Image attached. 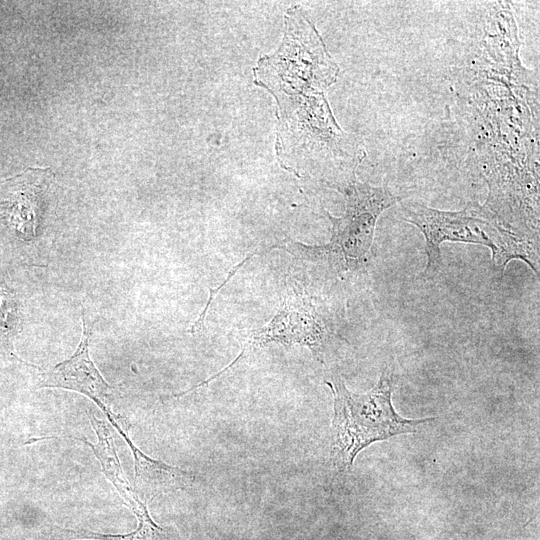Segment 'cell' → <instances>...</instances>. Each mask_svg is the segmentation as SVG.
<instances>
[{"label": "cell", "mask_w": 540, "mask_h": 540, "mask_svg": "<svg viewBox=\"0 0 540 540\" xmlns=\"http://www.w3.org/2000/svg\"><path fill=\"white\" fill-rule=\"evenodd\" d=\"M253 72L254 83L277 104L280 165L295 174L326 171L334 188L355 179L366 151L334 118L325 90L337 80L339 67L300 7L287 10L279 48L262 56Z\"/></svg>", "instance_id": "6da1fadb"}, {"label": "cell", "mask_w": 540, "mask_h": 540, "mask_svg": "<svg viewBox=\"0 0 540 540\" xmlns=\"http://www.w3.org/2000/svg\"><path fill=\"white\" fill-rule=\"evenodd\" d=\"M405 221L416 226L425 238L427 263L424 277L433 278L442 266L441 244H478L491 250L492 263L505 270L512 260L525 262L539 276V242L506 229L483 206L469 204L459 211H445L415 201L402 202Z\"/></svg>", "instance_id": "7a4b0ae2"}, {"label": "cell", "mask_w": 540, "mask_h": 540, "mask_svg": "<svg viewBox=\"0 0 540 540\" xmlns=\"http://www.w3.org/2000/svg\"><path fill=\"white\" fill-rule=\"evenodd\" d=\"M325 384L333 394L330 462L339 472L349 471L356 456L372 443L414 433L419 425L437 419H407L396 412L390 367L365 394L351 392L340 377L326 380Z\"/></svg>", "instance_id": "3957f363"}, {"label": "cell", "mask_w": 540, "mask_h": 540, "mask_svg": "<svg viewBox=\"0 0 540 540\" xmlns=\"http://www.w3.org/2000/svg\"><path fill=\"white\" fill-rule=\"evenodd\" d=\"M345 199L342 216L326 212L331 222L327 244H292L290 252L312 261H323L336 273L365 272L371 262L376 224L379 216L400 198L386 186H373L356 178L337 189Z\"/></svg>", "instance_id": "277c9868"}, {"label": "cell", "mask_w": 540, "mask_h": 540, "mask_svg": "<svg viewBox=\"0 0 540 540\" xmlns=\"http://www.w3.org/2000/svg\"><path fill=\"white\" fill-rule=\"evenodd\" d=\"M331 336L332 326L328 315L303 290H292L276 315L253 332L243 351L271 342L284 346L299 344L308 347L313 356L321 361Z\"/></svg>", "instance_id": "5b68a950"}, {"label": "cell", "mask_w": 540, "mask_h": 540, "mask_svg": "<svg viewBox=\"0 0 540 540\" xmlns=\"http://www.w3.org/2000/svg\"><path fill=\"white\" fill-rule=\"evenodd\" d=\"M82 337L76 352L67 360L42 373L39 387L61 388L89 397L104 412L110 409L114 388L110 386L89 356L92 328L87 327L82 313Z\"/></svg>", "instance_id": "8992f818"}, {"label": "cell", "mask_w": 540, "mask_h": 540, "mask_svg": "<svg viewBox=\"0 0 540 540\" xmlns=\"http://www.w3.org/2000/svg\"><path fill=\"white\" fill-rule=\"evenodd\" d=\"M120 435L133 453L136 487L154 494L181 488L192 479L185 470L146 455L129 439L126 432Z\"/></svg>", "instance_id": "52a82bcc"}, {"label": "cell", "mask_w": 540, "mask_h": 540, "mask_svg": "<svg viewBox=\"0 0 540 540\" xmlns=\"http://www.w3.org/2000/svg\"><path fill=\"white\" fill-rule=\"evenodd\" d=\"M138 526L127 534H104L88 529L58 528L67 540H177L174 530L156 524L145 508L135 514Z\"/></svg>", "instance_id": "ba28073f"}, {"label": "cell", "mask_w": 540, "mask_h": 540, "mask_svg": "<svg viewBox=\"0 0 540 540\" xmlns=\"http://www.w3.org/2000/svg\"><path fill=\"white\" fill-rule=\"evenodd\" d=\"M45 173L42 169L34 182H28L30 170L21 175L22 189L16 192V196L10 204V219L23 234L35 235L37 220V187L38 178Z\"/></svg>", "instance_id": "9c48e42d"}, {"label": "cell", "mask_w": 540, "mask_h": 540, "mask_svg": "<svg viewBox=\"0 0 540 540\" xmlns=\"http://www.w3.org/2000/svg\"><path fill=\"white\" fill-rule=\"evenodd\" d=\"M11 295L6 289L0 286V327L6 330H12L14 316V303Z\"/></svg>", "instance_id": "30bf717a"}]
</instances>
